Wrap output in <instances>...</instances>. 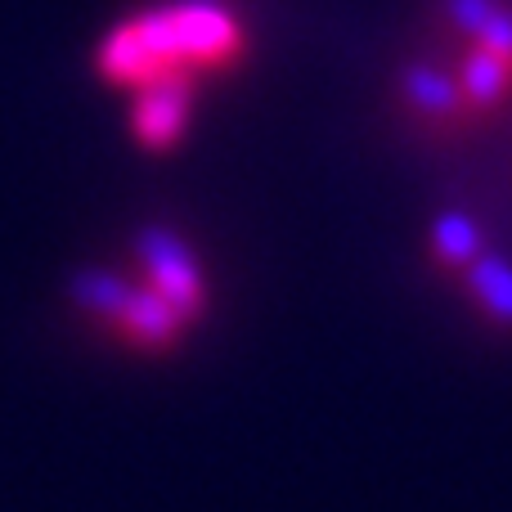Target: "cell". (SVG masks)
I'll use <instances>...</instances> for the list:
<instances>
[{
  "label": "cell",
  "instance_id": "6da1fadb",
  "mask_svg": "<svg viewBox=\"0 0 512 512\" xmlns=\"http://www.w3.org/2000/svg\"><path fill=\"white\" fill-rule=\"evenodd\" d=\"M234 50H239V27L230 23V14L212 0H185L117 27L99 45V72L108 81L149 86L198 63H225L234 59Z\"/></svg>",
  "mask_w": 512,
  "mask_h": 512
},
{
  "label": "cell",
  "instance_id": "7a4b0ae2",
  "mask_svg": "<svg viewBox=\"0 0 512 512\" xmlns=\"http://www.w3.org/2000/svg\"><path fill=\"white\" fill-rule=\"evenodd\" d=\"M135 252H140V265L149 274V288L162 292L171 306L185 319H198L207 310V279L203 265L194 261L185 239H176L162 225H149V230L135 234Z\"/></svg>",
  "mask_w": 512,
  "mask_h": 512
},
{
  "label": "cell",
  "instance_id": "3957f363",
  "mask_svg": "<svg viewBox=\"0 0 512 512\" xmlns=\"http://www.w3.org/2000/svg\"><path fill=\"white\" fill-rule=\"evenodd\" d=\"M189 126V81L185 72L158 77L140 90L131 108V131L144 149H167L180 140V131Z\"/></svg>",
  "mask_w": 512,
  "mask_h": 512
},
{
  "label": "cell",
  "instance_id": "277c9868",
  "mask_svg": "<svg viewBox=\"0 0 512 512\" xmlns=\"http://www.w3.org/2000/svg\"><path fill=\"white\" fill-rule=\"evenodd\" d=\"M113 324L122 328L131 342L162 351V346H171L180 337V328H185V315H180V310L171 306L162 292L131 283V292H126V301H122V310H117Z\"/></svg>",
  "mask_w": 512,
  "mask_h": 512
},
{
  "label": "cell",
  "instance_id": "5b68a950",
  "mask_svg": "<svg viewBox=\"0 0 512 512\" xmlns=\"http://www.w3.org/2000/svg\"><path fill=\"white\" fill-rule=\"evenodd\" d=\"M508 81H512V63L477 45V50L468 54V63H463V72H459L463 104H477V108L499 104V99H504V90H508Z\"/></svg>",
  "mask_w": 512,
  "mask_h": 512
},
{
  "label": "cell",
  "instance_id": "8992f818",
  "mask_svg": "<svg viewBox=\"0 0 512 512\" xmlns=\"http://www.w3.org/2000/svg\"><path fill=\"white\" fill-rule=\"evenodd\" d=\"M400 86H405L409 104H414L418 113H427V117H450V113H459L463 108L459 81L445 77V72H436V68H427V63H414Z\"/></svg>",
  "mask_w": 512,
  "mask_h": 512
},
{
  "label": "cell",
  "instance_id": "52a82bcc",
  "mask_svg": "<svg viewBox=\"0 0 512 512\" xmlns=\"http://www.w3.org/2000/svg\"><path fill=\"white\" fill-rule=\"evenodd\" d=\"M126 292H131V279H122V274H113V270H77L72 274V301H77L86 315L117 319Z\"/></svg>",
  "mask_w": 512,
  "mask_h": 512
},
{
  "label": "cell",
  "instance_id": "ba28073f",
  "mask_svg": "<svg viewBox=\"0 0 512 512\" xmlns=\"http://www.w3.org/2000/svg\"><path fill=\"white\" fill-rule=\"evenodd\" d=\"M432 248L436 256H441L445 265H472L481 252V230H477V221L472 216H463V212H441L432 221Z\"/></svg>",
  "mask_w": 512,
  "mask_h": 512
},
{
  "label": "cell",
  "instance_id": "9c48e42d",
  "mask_svg": "<svg viewBox=\"0 0 512 512\" xmlns=\"http://www.w3.org/2000/svg\"><path fill=\"white\" fill-rule=\"evenodd\" d=\"M468 270H472V292H477L481 306H486L495 319L512 324V265L499 261V256H490V252H481Z\"/></svg>",
  "mask_w": 512,
  "mask_h": 512
},
{
  "label": "cell",
  "instance_id": "30bf717a",
  "mask_svg": "<svg viewBox=\"0 0 512 512\" xmlns=\"http://www.w3.org/2000/svg\"><path fill=\"white\" fill-rule=\"evenodd\" d=\"M477 45L512 63V14H508V9H495V14L486 18V27L477 32Z\"/></svg>",
  "mask_w": 512,
  "mask_h": 512
},
{
  "label": "cell",
  "instance_id": "8fae6325",
  "mask_svg": "<svg viewBox=\"0 0 512 512\" xmlns=\"http://www.w3.org/2000/svg\"><path fill=\"white\" fill-rule=\"evenodd\" d=\"M490 14H495V0H445V18H450L459 32L477 36Z\"/></svg>",
  "mask_w": 512,
  "mask_h": 512
}]
</instances>
